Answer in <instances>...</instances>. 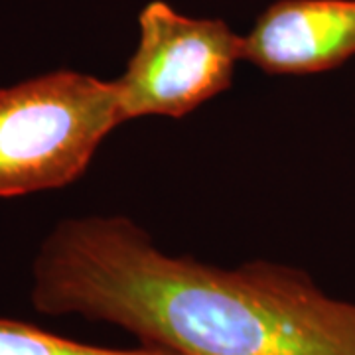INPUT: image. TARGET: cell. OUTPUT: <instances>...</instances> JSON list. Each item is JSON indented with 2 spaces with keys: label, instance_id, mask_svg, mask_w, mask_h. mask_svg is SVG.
Returning <instances> with one entry per match:
<instances>
[{
  "label": "cell",
  "instance_id": "cell-2",
  "mask_svg": "<svg viewBox=\"0 0 355 355\" xmlns=\"http://www.w3.org/2000/svg\"><path fill=\"white\" fill-rule=\"evenodd\" d=\"M121 123L114 81L58 69L2 87L0 198L73 184Z\"/></svg>",
  "mask_w": 355,
  "mask_h": 355
},
{
  "label": "cell",
  "instance_id": "cell-5",
  "mask_svg": "<svg viewBox=\"0 0 355 355\" xmlns=\"http://www.w3.org/2000/svg\"><path fill=\"white\" fill-rule=\"evenodd\" d=\"M0 355H172L164 349L139 345L132 349H114L73 342L44 331L20 320L0 318Z\"/></svg>",
  "mask_w": 355,
  "mask_h": 355
},
{
  "label": "cell",
  "instance_id": "cell-1",
  "mask_svg": "<svg viewBox=\"0 0 355 355\" xmlns=\"http://www.w3.org/2000/svg\"><path fill=\"white\" fill-rule=\"evenodd\" d=\"M30 302L40 314L113 324L172 355H355V304L304 270L172 257L125 216L51 229L32 263Z\"/></svg>",
  "mask_w": 355,
  "mask_h": 355
},
{
  "label": "cell",
  "instance_id": "cell-3",
  "mask_svg": "<svg viewBox=\"0 0 355 355\" xmlns=\"http://www.w3.org/2000/svg\"><path fill=\"white\" fill-rule=\"evenodd\" d=\"M139 26V48L114 79L123 123L180 119L227 91L243 60V36L223 20L190 18L156 0L142 8Z\"/></svg>",
  "mask_w": 355,
  "mask_h": 355
},
{
  "label": "cell",
  "instance_id": "cell-4",
  "mask_svg": "<svg viewBox=\"0 0 355 355\" xmlns=\"http://www.w3.org/2000/svg\"><path fill=\"white\" fill-rule=\"evenodd\" d=\"M355 55V0H279L243 36V60L272 76H310Z\"/></svg>",
  "mask_w": 355,
  "mask_h": 355
}]
</instances>
